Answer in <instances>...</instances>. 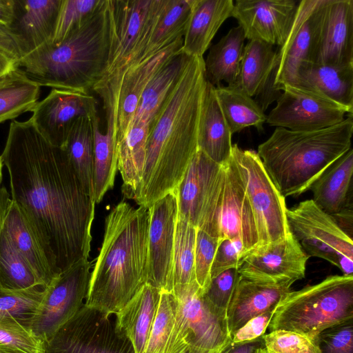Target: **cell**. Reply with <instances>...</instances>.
I'll use <instances>...</instances> for the list:
<instances>
[{
  "instance_id": "obj_23",
  "label": "cell",
  "mask_w": 353,
  "mask_h": 353,
  "mask_svg": "<svg viewBox=\"0 0 353 353\" xmlns=\"http://www.w3.org/2000/svg\"><path fill=\"white\" fill-rule=\"evenodd\" d=\"M0 228L47 287L60 274L50 265L35 232L5 187L0 188Z\"/></svg>"
},
{
  "instance_id": "obj_42",
  "label": "cell",
  "mask_w": 353,
  "mask_h": 353,
  "mask_svg": "<svg viewBox=\"0 0 353 353\" xmlns=\"http://www.w3.org/2000/svg\"><path fill=\"white\" fill-rule=\"evenodd\" d=\"M46 288L10 291L0 286V317L14 319L30 330Z\"/></svg>"
},
{
  "instance_id": "obj_45",
  "label": "cell",
  "mask_w": 353,
  "mask_h": 353,
  "mask_svg": "<svg viewBox=\"0 0 353 353\" xmlns=\"http://www.w3.org/2000/svg\"><path fill=\"white\" fill-rule=\"evenodd\" d=\"M0 353H41V343L17 320L0 317Z\"/></svg>"
},
{
  "instance_id": "obj_48",
  "label": "cell",
  "mask_w": 353,
  "mask_h": 353,
  "mask_svg": "<svg viewBox=\"0 0 353 353\" xmlns=\"http://www.w3.org/2000/svg\"><path fill=\"white\" fill-rule=\"evenodd\" d=\"M219 242L217 237L196 228L194 273L196 282L203 294L211 281V267Z\"/></svg>"
},
{
  "instance_id": "obj_30",
  "label": "cell",
  "mask_w": 353,
  "mask_h": 353,
  "mask_svg": "<svg viewBox=\"0 0 353 353\" xmlns=\"http://www.w3.org/2000/svg\"><path fill=\"white\" fill-rule=\"evenodd\" d=\"M232 134L219 107L214 87L207 81L198 128V150L218 164L231 157Z\"/></svg>"
},
{
  "instance_id": "obj_22",
  "label": "cell",
  "mask_w": 353,
  "mask_h": 353,
  "mask_svg": "<svg viewBox=\"0 0 353 353\" xmlns=\"http://www.w3.org/2000/svg\"><path fill=\"white\" fill-rule=\"evenodd\" d=\"M224 168L223 188L218 216L219 241L239 238L250 252L258 245L254 218L231 158L224 164Z\"/></svg>"
},
{
  "instance_id": "obj_37",
  "label": "cell",
  "mask_w": 353,
  "mask_h": 353,
  "mask_svg": "<svg viewBox=\"0 0 353 353\" xmlns=\"http://www.w3.org/2000/svg\"><path fill=\"white\" fill-rule=\"evenodd\" d=\"M41 86L19 66L0 78V123L30 112L38 102Z\"/></svg>"
},
{
  "instance_id": "obj_24",
  "label": "cell",
  "mask_w": 353,
  "mask_h": 353,
  "mask_svg": "<svg viewBox=\"0 0 353 353\" xmlns=\"http://www.w3.org/2000/svg\"><path fill=\"white\" fill-rule=\"evenodd\" d=\"M292 285L261 283L239 275L227 312L230 336L252 318L274 310Z\"/></svg>"
},
{
  "instance_id": "obj_10",
  "label": "cell",
  "mask_w": 353,
  "mask_h": 353,
  "mask_svg": "<svg viewBox=\"0 0 353 353\" xmlns=\"http://www.w3.org/2000/svg\"><path fill=\"white\" fill-rule=\"evenodd\" d=\"M176 299L174 323L165 353H219L231 342L227 319L210 306L199 288Z\"/></svg>"
},
{
  "instance_id": "obj_58",
  "label": "cell",
  "mask_w": 353,
  "mask_h": 353,
  "mask_svg": "<svg viewBox=\"0 0 353 353\" xmlns=\"http://www.w3.org/2000/svg\"><path fill=\"white\" fill-rule=\"evenodd\" d=\"M256 353H268L265 349V347H261L260 349H259Z\"/></svg>"
},
{
  "instance_id": "obj_35",
  "label": "cell",
  "mask_w": 353,
  "mask_h": 353,
  "mask_svg": "<svg viewBox=\"0 0 353 353\" xmlns=\"http://www.w3.org/2000/svg\"><path fill=\"white\" fill-rule=\"evenodd\" d=\"M214 92L232 134L250 126L259 132L263 130L267 116L252 97L234 85L221 84L214 87Z\"/></svg>"
},
{
  "instance_id": "obj_54",
  "label": "cell",
  "mask_w": 353,
  "mask_h": 353,
  "mask_svg": "<svg viewBox=\"0 0 353 353\" xmlns=\"http://www.w3.org/2000/svg\"><path fill=\"white\" fill-rule=\"evenodd\" d=\"M261 347H265L263 336L249 342L234 343L231 341L219 353H256Z\"/></svg>"
},
{
  "instance_id": "obj_56",
  "label": "cell",
  "mask_w": 353,
  "mask_h": 353,
  "mask_svg": "<svg viewBox=\"0 0 353 353\" xmlns=\"http://www.w3.org/2000/svg\"><path fill=\"white\" fill-rule=\"evenodd\" d=\"M19 64L17 58L0 49V78L19 67Z\"/></svg>"
},
{
  "instance_id": "obj_41",
  "label": "cell",
  "mask_w": 353,
  "mask_h": 353,
  "mask_svg": "<svg viewBox=\"0 0 353 353\" xmlns=\"http://www.w3.org/2000/svg\"><path fill=\"white\" fill-rule=\"evenodd\" d=\"M0 286L10 291L48 288L0 228Z\"/></svg>"
},
{
  "instance_id": "obj_55",
  "label": "cell",
  "mask_w": 353,
  "mask_h": 353,
  "mask_svg": "<svg viewBox=\"0 0 353 353\" xmlns=\"http://www.w3.org/2000/svg\"><path fill=\"white\" fill-rule=\"evenodd\" d=\"M15 13V0H0V24L11 27Z\"/></svg>"
},
{
  "instance_id": "obj_36",
  "label": "cell",
  "mask_w": 353,
  "mask_h": 353,
  "mask_svg": "<svg viewBox=\"0 0 353 353\" xmlns=\"http://www.w3.org/2000/svg\"><path fill=\"white\" fill-rule=\"evenodd\" d=\"M94 118V117H93ZM92 117L77 119L62 148L85 193L94 199V131Z\"/></svg>"
},
{
  "instance_id": "obj_2",
  "label": "cell",
  "mask_w": 353,
  "mask_h": 353,
  "mask_svg": "<svg viewBox=\"0 0 353 353\" xmlns=\"http://www.w3.org/2000/svg\"><path fill=\"white\" fill-rule=\"evenodd\" d=\"M207 84L203 57H192L176 87L151 123L134 201L150 207L176 190L198 150L200 114Z\"/></svg>"
},
{
  "instance_id": "obj_51",
  "label": "cell",
  "mask_w": 353,
  "mask_h": 353,
  "mask_svg": "<svg viewBox=\"0 0 353 353\" xmlns=\"http://www.w3.org/2000/svg\"><path fill=\"white\" fill-rule=\"evenodd\" d=\"M274 310L268 311L250 319L231 336V341L240 343L261 337L268 329Z\"/></svg>"
},
{
  "instance_id": "obj_44",
  "label": "cell",
  "mask_w": 353,
  "mask_h": 353,
  "mask_svg": "<svg viewBox=\"0 0 353 353\" xmlns=\"http://www.w3.org/2000/svg\"><path fill=\"white\" fill-rule=\"evenodd\" d=\"M104 0H62L52 44L61 43L101 6Z\"/></svg>"
},
{
  "instance_id": "obj_32",
  "label": "cell",
  "mask_w": 353,
  "mask_h": 353,
  "mask_svg": "<svg viewBox=\"0 0 353 353\" xmlns=\"http://www.w3.org/2000/svg\"><path fill=\"white\" fill-rule=\"evenodd\" d=\"M194 1L165 0L146 44L129 68L153 57L177 39L183 37Z\"/></svg>"
},
{
  "instance_id": "obj_5",
  "label": "cell",
  "mask_w": 353,
  "mask_h": 353,
  "mask_svg": "<svg viewBox=\"0 0 353 353\" xmlns=\"http://www.w3.org/2000/svg\"><path fill=\"white\" fill-rule=\"evenodd\" d=\"M352 114L333 126L313 131L276 127L257 154L285 198L310 190L314 181L351 148Z\"/></svg>"
},
{
  "instance_id": "obj_25",
  "label": "cell",
  "mask_w": 353,
  "mask_h": 353,
  "mask_svg": "<svg viewBox=\"0 0 353 353\" xmlns=\"http://www.w3.org/2000/svg\"><path fill=\"white\" fill-rule=\"evenodd\" d=\"M62 0H15L12 28L21 38L25 55L51 43Z\"/></svg>"
},
{
  "instance_id": "obj_38",
  "label": "cell",
  "mask_w": 353,
  "mask_h": 353,
  "mask_svg": "<svg viewBox=\"0 0 353 353\" xmlns=\"http://www.w3.org/2000/svg\"><path fill=\"white\" fill-rule=\"evenodd\" d=\"M196 228L178 214L173 257V288L171 294L178 298L199 287L194 273Z\"/></svg>"
},
{
  "instance_id": "obj_1",
  "label": "cell",
  "mask_w": 353,
  "mask_h": 353,
  "mask_svg": "<svg viewBox=\"0 0 353 353\" xmlns=\"http://www.w3.org/2000/svg\"><path fill=\"white\" fill-rule=\"evenodd\" d=\"M1 157L8 171L11 198L56 272L88 259L95 203L65 150L48 141L29 119L10 123Z\"/></svg>"
},
{
  "instance_id": "obj_21",
  "label": "cell",
  "mask_w": 353,
  "mask_h": 353,
  "mask_svg": "<svg viewBox=\"0 0 353 353\" xmlns=\"http://www.w3.org/2000/svg\"><path fill=\"white\" fill-rule=\"evenodd\" d=\"M299 1L295 0H236L232 17L245 39L281 47L284 43Z\"/></svg>"
},
{
  "instance_id": "obj_43",
  "label": "cell",
  "mask_w": 353,
  "mask_h": 353,
  "mask_svg": "<svg viewBox=\"0 0 353 353\" xmlns=\"http://www.w3.org/2000/svg\"><path fill=\"white\" fill-rule=\"evenodd\" d=\"M177 301L161 291L155 318L143 353H165L175 319Z\"/></svg>"
},
{
  "instance_id": "obj_7",
  "label": "cell",
  "mask_w": 353,
  "mask_h": 353,
  "mask_svg": "<svg viewBox=\"0 0 353 353\" xmlns=\"http://www.w3.org/2000/svg\"><path fill=\"white\" fill-rule=\"evenodd\" d=\"M112 41L107 66L93 90L99 96L116 89L146 44L165 0H108Z\"/></svg>"
},
{
  "instance_id": "obj_6",
  "label": "cell",
  "mask_w": 353,
  "mask_h": 353,
  "mask_svg": "<svg viewBox=\"0 0 353 353\" xmlns=\"http://www.w3.org/2000/svg\"><path fill=\"white\" fill-rule=\"evenodd\" d=\"M353 319V275H330L288 292L274 308L268 328L315 339L323 330Z\"/></svg>"
},
{
  "instance_id": "obj_34",
  "label": "cell",
  "mask_w": 353,
  "mask_h": 353,
  "mask_svg": "<svg viewBox=\"0 0 353 353\" xmlns=\"http://www.w3.org/2000/svg\"><path fill=\"white\" fill-rule=\"evenodd\" d=\"M150 126H132L127 135L116 145L117 170L125 197L134 199L143 174L146 143Z\"/></svg>"
},
{
  "instance_id": "obj_13",
  "label": "cell",
  "mask_w": 353,
  "mask_h": 353,
  "mask_svg": "<svg viewBox=\"0 0 353 353\" xmlns=\"http://www.w3.org/2000/svg\"><path fill=\"white\" fill-rule=\"evenodd\" d=\"M92 263L83 259L61 272L46 288L30 331L41 343L48 339L85 304Z\"/></svg>"
},
{
  "instance_id": "obj_18",
  "label": "cell",
  "mask_w": 353,
  "mask_h": 353,
  "mask_svg": "<svg viewBox=\"0 0 353 353\" xmlns=\"http://www.w3.org/2000/svg\"><path fill=\"white\" fill-rule=\"evenodd\" d=\"M324 1H299L289 34L276 51L275 83L281 91L285 85H294L303 63L311 62Z\"/></svg>"
},
{
  "instance_id": "obj_39",
  "label": "cell",
  "mask_w": 353,
  "mask_h": 353,
  "mask_svg": "<svg viewBox=\"0 0 353 353\" xmlns=\"http://www.w3.org/2000/svg\"><path fill=\"white\" fill-rule=\"evenodd\" d=\"M94 131L93 191L94 201L100 203L105 194L112 189L117 170L116 145L113 126L107 122L105 133L99 128L98 116L92 119Z\"/></svg>"
},
{
  "instance_id": "obj_59",
  "label": "cell",
  "mask_w": 353,
  "mask_h": 353,
  "mask_svg": "<svg viewBox=\"0 0 353 353\" xmlns=\"http://www.w3.org/2000/svg\"><path fill=\"white\" fill-rule=\"evenodd\" d=\"M188 353H189V352H188Z\"/></svg>"
},
{
  "instance_id": "obj_40",
  "label": "cell",
  "mask_w": 353,
  "mask_h": 353,
  "mask_svg": "<svg viewBox=\"0 0 353 353\" xmlns=\"http://www.w3.org/2000/svg\"><path fill=\"white\" fill-rule=\"evenodd\" d=\"M276 62L273 46L250 40L243 47L239 75L234 85L253 97Z\"/></svg>"
},
{
  "instance_id": "obj_53",
  "label": "cell",
  "mask_w": 353,
  "mask_h": 353,
  "mask_svg": "<svg viewBox=\"0 0 353 353\" xmlns=\"http://www.w3.org/2000/svg\"><path fill=\"white\" fill-rule=\"evenodd\" d=\"M0 49L10 54L19 61L25 55L23 42L10 27L0 24Z\"/></svg>"
},
{
  "instance_id": "obj_3",
  "label": "cell",
  "mask_w": 353,
  "mask_h": 353,
  "mask_svg": "<svg viewBox=\"0 0 353 353\" xmlns=\"http://www.w3.org/2000/svg\"><path fill=\"white\" fill-rule=\"evenodd\" d=\"M150 208L117 204L105 219L85 305L113 315L149 281Z\"/></svg>"
},
{
  "instance_id": "obj_17",
  "label": "cell",
  "mask_w": 353,
  "mask_h": 353,
  "mask_svg": "<svg viewBox=\"0 0 353 353\" xmlns=\"http://www.w3.org/2000/svg\"><path fill=\"white\" fill-rule=\"evenodd\" d=\"M97 99L88 92L52 88L32 109L30 119L48 141L63 148L77 119L97 116Z\"/></svg>"
},
{
  "instance_id": "obj_8",
  "label": "cell",
  "mask_w": 353,
  "mask_h": 353,
  "mask_svg": "<svg viewBox=\"0 0 353 353\" xmlns=\"http://www.w3.org/2000/svg\"><path fill=\"white\" fill-rule=\"evenodd\" d=\"M230 158L254 218L258 234L256 248L283 241L291 234L285 198L268 175L257 152L233 144Z\"/></svg>"
},
{
  "instance_id": "obj_50",
  "label": "cell",
  "mask_w": 353,
  "mask_h": 353,
  "mask_svg": "<svg viewBox=\"0 0 353 353\" xmlns=\"http://www.w3.org/2000/svg\"><path fill=\"white\" fill-rule=\"evenodd\" d=\"M248 253L239 238L226 239L220 241L211 267V279L226 270L238 268Z\"/></svg>"
},
{
  "instance_id": "obj_52",
  "label": "cell",
  "mask_w": 353,
  "mask_h": 353,
  "mask_svg": "<svg viewBox=\"0 0 353 353\" xmlns=\"http://www.w3.org/2000/svg\"><path fill=\"white\" fill-rule=\"evenodd\" d=\"M276 71L277 61L263 83L254 96V100L263 112L267 110L270 104L276 101L282 94V91L278 88L275 83Z\"/></svg>"
},
{
  "instance_id": "obj_49",
  "label": "cell",
  "mask_w": 353,
  "mask_h": 353,
  "mask_svg": "<svg viewBox=\"0 0 353 353\" xmlns=\"http://www.w3.org/2000/svg\"><path fill=\"white\" fill-rule=\"evenodd\" d=\"M315 340L319 353H353V319L323 330Z\"/></svg>"
},
{
  "instance_id": "obj_46",
  "label": "cell",
  "mask_w": 353,
  "mask_h": 353,
  "mask_svg": "<svg viewBox=\"0 0 353 353\" xmlns=\"http://www.w3.org/2000/svg\"><path fill=\"white\" fill-rule=\"evenodd\" d=\"M268 353H319L315 339L285 330H276L263 335Z\"/></svg>"
},
{
  "instance_id": "obj_11",
  "label": "cell",
  "mask_w": 353,
  "mask_h": 353,
  "mask_svg": "<svg viewBox=\"0 0 353 353\" xmlns=\"http://www.w3.org/2000/svg\"><path fill=\"white\" fill-rule=\"evenodd\" d=\"M224 175V164L216 163L198 150L174 190L178 214L196 228L218 239Z\"/></svg>"
},
{
  "instance_id": "obj_12",
  "label": "cell",
  "mask_w": 353,
  "mask_h": 353,
  "mask_svg": "<svg viewBox=\"0 0 353 353\" xmlns=\"http://www.w3.org/2000/svg\"><path fill=\"white\" fill-rule=\"evenodd\" d=\"M112 316L84 304L41 344V353H134Z\"/></svg>"
},
{
  "instance_id": "obj_33",
  "label": "cell",
  "mask_w": 353,
  "mask_h": 353,
  "mask_svg": "<svg viewBox=\"0 0 353 353\" xmlns=\"http://www.w3.org/2000/svg\"><path fill=\"white\" fill-rule=\"evenodd\" d=\"M245 37L238 26L231 28L216 44L211 46L204 60L205 79L216 87L222 81L234 85L239 75Z\"/></svg>"
},
{
  "instance_id": "obj_9",
  "label": "cell",
  "mask_w": 353,
  "mask_h": 353,
  "mask_svg": "<svg viewBox=\"0 0 353 353\" xmlns=\"http://www.w3.org/2000/svg\"><path fill=\"white\" fill-rule=\"evenodd\" d=\"M290 232L309 256L324 259L344 276L353 275V242L336 223L311 199L287 210Z\"/></svg>"
},
{
  "instance_id": "obj_29",
  "label": "cell",
  "mask_w": 353,
  "mask_h": 353,
  "mask_svg": "<svg viewBox=\"0 0 353 353\" xmlns=\"http://www.w3.org/2000/svg\"><path fill=\"white\" fill-rule=\"evenodd\" d=\"M353 150L334 161L312 185V200L323 211L334 216L352 206Z\"/></svg>"
},
{
  "instance_id": "obj_16",
  "label": "cell",
  "mask_w": 353,
  "mask_h": 353,
  "mask_svg": "<svg viewBox=\"0 0 353 353\" xmlns=\"http://www.w3.org/2000/svg\"><path fill=\"white\" fill-rule=\"evenodd\" d=\"M309 258L291 233L283 241L248 252L238 272L240 276L258 283L293 284L304 279Z\"/></svg>"
},
{
  "instance_id": "obj_19",
  "label": "cell",
  "mask_w": 353,
  "mask_h": 353,
  "mask_svg": "<svg viewBox=\"0 0 353 353\" xmlns=\"http://www.w3.org/2000/svg\"><path fill=\"white\" fill-rule=\"evenodd\" d=\"M149 208L148 283L161 291L172 293L175 228L179 214L175 191L167 194Z\"/></svg>"
},
{
  "instance_id": "obj_20",
  "label": "cell",
  "mask_w": 353,
  "mask_h": 353,
  "mask_svg": "<svg viewBox=\"0 0 353 353\" xmlns=\"http://www.w3.org/2000/svg\"><path fill=\"white\" fill-rule=\"evenodd\" d=\"M312 63L353 65V0H325Z\"/></svg>"
},
{
  "instance_id": "obj_27",
  "label": "cell",
  "mask_w": 353,
  "mask_h": 353,
  "mask_svg": "<svg viewBox=\"0 0 353 353\" xmlns=\"http://www.w3.org/2000/svg\"><path fill=\"white\" fill-rule=\"evenodd\" d=\"M161 290L150 283L141 290L115 316L117 330L132 343L134 353H143L159 301Z\"/></svg>"
},
{
  "instance_id": "obj_47",
  "label": "cell",
  "mask_w": 353,
  "mask_h": 353,
  "mask_svg": "<svg viewBox=\"0 0 353 353\" xmlns=\"http://www.w3.org/2000/svg\"><path fill=\"white\" fill-rule=\"evenodd\" d=\"M239 278L238 268L226 270L212 277L203 294L210 306L227 319L229 305Z\"/></svg>"
},
{
  "instance_id": "obj_15",
  "label": "cell",
  "mask_w": 353,
  "mask_h": 353,
  "mask_svg": "<svg viewBox=\"0 0 353 353\" xmlns=\"http://www.w3.org/2000/svg\"><path fill=\"white\" fill-rule=\"evenodd\" d=\"M183 38L177 39L153 57L130 68L124 73L112 107L105 112V116L113 121L115 145L129 132L147 85L173 57L182 52Z\"/></svg>"
},
{
  "instance_id": "obj_4",
  "label": "cell",
  "mask_w": 353,
  "mask_h": 353,
  "mask_svg": "<svg viewBox=\"0 0 353 353\" xmlns=\"http://www.w3.org/2000/svg\"><path fill=\"white\" fill-rule=\"evenodd\" d=\"M109 1L61 43L26 54L19 66L40 86L88 92L102 78L112 41Z\"/></svg>"
},
{
  "instance_id": "obj_31",
  "label": "cell",
  "mask_w": 353,
  "mask_h": 353,
  "mask_svg": "<svg viewBox=\"0 0 353 353\" xmlns=\"http://www.w3.org/2000/svg\"><path fill=\"white\" fill-rule=\"evenodd\" d=\"M192 58L182 50L152 78L141 97L130 128L135 125L150 126L170 97Z\"/></svg>"
},
{
  "instance_id": "obj_57",
  "label": "cell",
  "mask_w": 353,
  "mask_h": 353,
  "mask_svg": "<svg viewBox=\"0 0 353 353\" xmlns=\"http://www.w3.org/2000/svg\"><path fill=\"white\" fill-rule=\"evenodd\" d=\"M3 161H2V159L0 156V185L1 184V182H2V169H3Z\"/></svg>"
},
{
  "instance_id": "obj_26",
  "label": "cell",
  "mask_w": 353,
  "mask_h": 353,
  "mask_svg": "<svg viewBox=\"0 0 353 353\" xmlns=\"http://www.w3.org/2000/svg\"><path fill=\"white\" fill-rule=\"evenodd\" d=\"M232 0H194L183 36L182 50L203 57L223 23L232 17Z\"/></svg>"
},
{
  "instance_id": "obj_28",
  "label": "cell",
  "mask_w": 353,
  "mask_h": 353,
  "mask_svg": "<svg viewBox=\"0 0 353 353\" xmlns=\"http://www.w3.org/2000/svg\"><path fill=\"white\" fill-rule=\"evenodd\" d=\"M293 85L316 92L353 113V65L303 63Z\"/></svg>"
},
{
  "instance_id": "obj_14",
  "label": "cell",
  "mask_w": 353,
  "mask_h": 353,
  "mask_svg": "<svg viewBox=\"0 0 353 353\" xmlns=\"http://www.w3.org/2000/svg\"><path fill=\"white\" fill-rule=\"evenodd\" d=\"M345 114L350 113L345 108L322 94L287 84L266 123L293 131H313L342 122Z\"/></svg>"
}]
</instances>
